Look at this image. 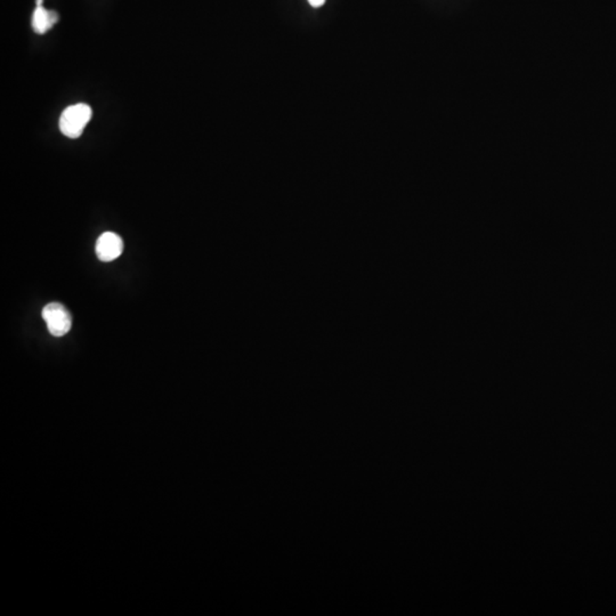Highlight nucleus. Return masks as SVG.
<instances>
[{
  "label": "nucleus",
  "instance_id": "obj_3",
  "mask_svg": "<svg viewBox=\"0 0 616 616\" xmlns=\"http://www.w3.org/2000/svg\"><path fill=\"white\" fill-rule=\"evenodd\" d=\"M95 250L100 261L104 263L114 261L123 254V239L112 232L103 233L96 241Z\"/></svg>",
  "mask_w": 616,
  "mask_h": 616
},
{
  "label": "nucleus",
  "instance_id": "obj_1",
  "mask_svg": "<svg viewBox=\"0 0 616 616\" xmlns=\"http://www.w3.org/2000/svg\"><path fill=\"white\" fill-rule=\"evenodd\" d=\"M92 109L88 104L71 105L65 109L60 118V129L62 134L69 138H78L92 119Z\"/></svg>",
  "mask_w": 616,
  "mask_h": 616
},
{
  "label": "nucleus",
  "instance_id": "obj_5",
  "mask_svg": "<svg viewBox=\"0 0 616 616\" xmlns=\"http://www.w3.org/2000/svg\"><path fill=\"white\" fill-rule=\"evenodd\" d=\"M312 7H321L324 5L325 0H308Z\"/></svg>",
  "mask_w": 616,
  "mask_h": 616
},
{
  "label": "nucleus",
  "instance_id": "obj_2",
  "mask_svg": "<svg viewBox=\"0 0 616 616\" xmlns=\"http://www.w3.org/2000/svg\"><path fill=\"white\" fill-rule=\"evenodd\" d=\"M43 319L49 334L54 337H63L71 330L72 319L69 310L62 303H50L43 307Z\"/></svg>",
  "mask_w": 616,
  "mask_h": 616
},
{
  "label": "nucleus",
  "instance_id": "obj_4",
  "mask_svg": "<svg viewBox=\"0 0 616 616\" xmlns=\"http://www.w3.org/2000/svg\"><path fill=\"white\" fill-rule=\"evenodd\" d=\"M59 21V14L48 11L43 6H37L32 15V28L39 34H46Z\"/></svg>",
  "mask_w": 616,
  "mask_h": 616
}]
</instances>
